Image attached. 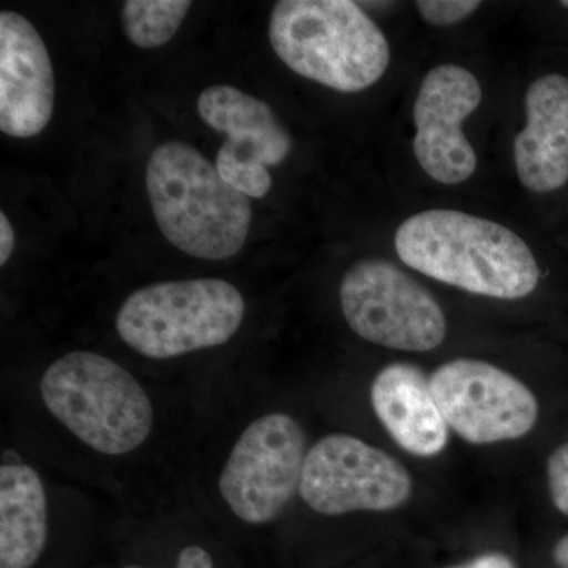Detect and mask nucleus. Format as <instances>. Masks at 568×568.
Returning a JSON list of instances; mask_svg holds the SVG:
<instances>
[{
    "mask_svg": "<svg viewBox=\"0 0 568 568\" xmlns=\"http://www.w3.org/2000/svg\"><path fill=\"white\" fill-rule=\"evenodd\" d=\"M429 388L448 428L476 446L519 439L537 424L536 395L487 362H447L429 376Z\"/></svg>",
    "mask_w": 568,
    "mask_h": 568,
    "instance_id": "1a4fd4ad",
    "label": "nucleus"
},
{
    "mask_svg": "<svg viewBox=\"0 0 568 568\" xmlns=\"http://www.w3.org/2000/svg\"><path fill=\"white\" fill-rule=\"evenodd\" d=\"M339 302L349 327L375 345L425 353L446 338V316L436 298L388 261L354 264L343 278Z\"/></svg>",
    "mask_w": 568,
    "mask_h": 568,
    "instance_id": "423d86ee",
    "label": "nucleus"
},
{
    "mask_svg": "<svg viewBox=\"0 0 568 568\" xmlns=\"http://www.w3.org/2000/svg\"><path fill=\"white\" fill-rule=\"evenodd\" d=\"M54 71L44 41L28 18L0 13V130L32 138L54 111Z\"/></svg>",
    "mask_w": 568,
    "mask_h": 568,
    "instance_id": "f8f14e48",
    "label": "nucleus"
},
{
    "mask_svg": "<svg viewBox=\"0 0 568 568\" xmlns=\"http://www.w3.org/2000/svg\"><path fill=\"white\" fill-rule=\"evenodd\" d=\"M481 102L480 82L458 65H439L426 74L414 104V153L433 181L457 185L477 168L473 145L463 133V122Z\"/></svg>",
    "mask_w": 568,
    "mask_h": 568,
    "instance_id": "9b49d317",
    "label": "nucleus"
},
{
    "mask_svg": "<svg viewBox=\"0 0 568 568\" xmlns=\"http://www.w3.org/2000/svg\"><path fill=\"white\" fill-rule=\"evenodd\" d=\"M197 112L227 140L216 152L220 175L248 197H263L272 189L267 166L283 163L293 138L263 100L233 85H211L197 99Z\"/></svg>",
    "mask_w": 568,
    "mask_h": 568,
    "instance_id": "9d476101",
    "label": "nucleus"
},
{
    "mask_svg": "<svg viewBox=\"0 0 568 568\" xmlns=\"http://www.w3.org/2000/svg\"><path fill=\"white\" fill-rule=\"evenodd\" d=\"M526 126L515 138L519 181L534 193H555L568 183V78L548 73L526 92Z\"/></svg>",
    "mask_w": 568,
    "mask_h": 568,
    "instance_id": "ddd939ff",
    "label": "nucleus"
},
{
    "mask_svg": "<svg viewBox=\"0 0 568 568\" xmlns=\"http://www.w3.org/2000/svg\"><path fill=\"white\" fill-rule=\"evenodd\" d=\"M448 568H517V566L506 555L487 552V555L477 556V558L467 560V562Z\"/></svg>",
    "mask_w": 568,
    "mask_h": 568,
    "instance_id": "aec40b11",
    "label": "nucleus"
},
{
    "mask_svg": "<svg viewBox=\"0 0 568 568\" xmlns=\"http://www.w3.org/2000/svg\"><path fill=\"white\" fill-rule=\"evenodd\" d=\"M416 6L426 22L446 28L465 20L481 3L476 0H420Z\"/></svg>",
    "mask_w": 568,
    "mask_h": 568,
    "instance_id": "f3484780",
    "label": "nucleus"
},
{
    "mask_svg": "<svg viewBox=\"0 0 568 568\" xmlns=\"http://www.w3.org/2000/svg\"><path fill=\"white\" fill-rule=\"evenodd\" d=\"M190 9L189 0H126L122 26L134 47L153 50L173 39Z\"/></svg>",
    "mask_w": 568,
    "mask_h": 568,
    "instance_id": "dca6fc26",
    "label": "nucleus"
},
{
    "mask_svg": "<svg viewBox=\"0 0 568 568\" xmlns=\"http://www.w3.org/2000/svg\"><path fill=\"white\" fill-rule=\"evenodd\" d=\"M48 538V500L36 469L0 467V568H31Z\"/></svg>",
    "mask_w": 568,
    "mask_h": 568,
    "instance_id": "2eb2a0df",
    "label": "nucleus"
},
{
    "mask_svg": "<svg viewBox=\"0 0 568 568\" xmlns=\"http://www.w3.org/2000/svg\"><path fill=\"white\" fill-rule=\"evenodd\" d=\"M399 260L437 282L485 297H528L540 268L528 244L503 224L469 213H417L395 235Z\"/></svg>",
    "mask_w": 568,
    "mask_h": 568,
    "instance_id": "f257e3e1",
    "label": "nucleus"
},
{
    "mask_svg": "<svg viewBox=\"0 0 568 568\" xmlns=\"http://www.w3.org/2000/svg\"><path fill=\"white\" fill-rule=\"evenodd\" d=\"M145 186L164 237L197 260L241 252L252 223V203L215 164L186 142H164L152 152Z\"/></svg>",
    "mask_w": 568,
    "mask_h": 568,
    "instance_id": "f03ea898",
    "label": "nucleus"
},
{
    "mask_svg": "<svg viewBox=\"0 0 568 568\" xmlns=\"http://www.w3.org/2000/svg\"><path fill=\"white\" fill-rule=\"evenodd\" d=\"M549 495L560 514L568 517V443L552 452L547 466Z\"/></svg>",
    "mask_w": 568,
    "mask_h": 568,
    "instance_id": "a211bd4d",
    "label": "nucleus"
},
{
    "mask_svg": "<svg viewBox=\"0 0 568 568\" xmlns=\"http://www.w3.org/2000/svg\"><path fill=\"white\" fill-rule=\"evenodd\" d=\"M552 559L559 568H568V534L560 538L552 549Z\"/></svg>",
    "mask_w": 568,
    "mask_h": 568,
    "instance_id": "4be33fe9",
    "label": "nucleus"
},
{
    "mask_svg": "<svg viewBox=\"0 0 568 568\" xmlns=\"http://www.w3.org/2000/svg\"><path fill=\"white\" fill-rule=\"evenodd\" d=\"M372 405L388 435L407 454L428 458L446 448L448 426L429 388V377L417 366H386L373 381Z\"/></svg>",
    "mask_w": 568,
    "mask_h": 568,
    "instance_id": "4468645a",
    "label": "nucleus"
},
{
    "mask_svg": "<svg viewBox=\"0 0 568 568\" xmlns=\"http://www.w3.org/2000/svg\"><path fill=\"white\" fill-rule=\"evenodd\" d=\"M40 392L52 416L99 454H130L151 435V398L133 375L103 355H63L41 376Z\"/></svg>",
    "mask_w": 568,
    "mask_h": 568,
    "instance_id": "20e7f679",
    "label": "nucleus"
},
{
    "mask_svg": "<svg viewBox=\"0 0 568 568\" xmlns=\"http://www.w3.org/2000/svg\"><path fill=\"white\" fill-rule=\"evenodd\" d=\"M14 248V230L6 213H0V265L9 263Z\"/></svg>",
    "mask_w": 568,
    "mask_h": 568,
    "instance_id": "412c9836",
    "label": "nucleus"
},
{
    "mask_svg": "<svg viewBox=\"0 0 568 568\" xmlns=\"http://www.w3.org/2000/svg\"><path fill=\"white\" fill-rule=\"evenodd\" d=\"M126 568H141V567H126ZM175 568H215L211 555L204 548L192 547L183 548L179 555L178 567Z\"/></svg>",
    "mask_w": 568,
    "mask_h": 568,
    "instance_id": "6ab92c4d",
    "label": "nucleus"
},
{
    "mask_svg": "<svg viewBox=\"0 0 568 568\" xmlns=\"http://www.w3.org/2000/svg\"><path fill=\"white\" fill-rule=\"evenodd\" d=\"M306 455L302 425L287 414H265L234 444L220 476V495L248 525L274 521L301 491Z\"/></svg>",
    "mask_w": 568,
    "mask_h": 568,
    "instance_id": "0eeeda50",
    "label": "nucleus"
},
{
    "mask_svg": "<svg viewBox=\"0 0 568 568\" xmlns=\"http://www.w3.org/2000/svg\"><path fill=\"white\" fill-rule=\"evenodd\" d=\"M301 496L325 517L403 506L413 480L402 463L358 437L328 435L306 455Z\"/></svg>",
    "mask_w": 568,
    "mask_h": 568,
    "instance_id": "6e6552de",
    "label": "nucleus"
},
{
    "mask_svg": "<svg viewBox=\"0 0 568 568\" xmlns=\"http://www.w3.org/2000/svg\"><path fill=\"white\" fill-rule=\"evenodd\" d=\"M268 39L291 70L338 92L365 91L390 62L386 36L351 0L276 2Z\"/></svg>",
    "mask_w": 568,
    "mask_h": 568,
    "instance_id": "7ed1b4c3",
    "label": "nucleus"
},
{
    "mask_svg": "<svg viewBox=\"0 0 568 568\" xmlns=\"http://www.w3.org/2000/svg\"><path fill=\"white\" fill-rule=\"evenodd\" d=\"M244 317V295L234 284L183 280L134 291L119 310L115 328L138 354L164 361L224 345Z\"/></svg>",
    "mask_w": 568,
    "mask_h": 568,
    "instance_id": "39448f33",
    "label": "nucleus"
}]
</instances>
